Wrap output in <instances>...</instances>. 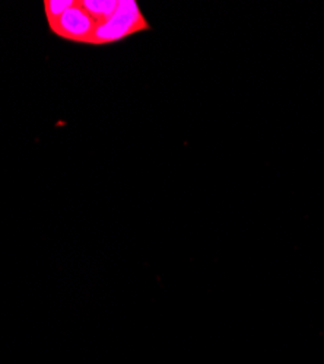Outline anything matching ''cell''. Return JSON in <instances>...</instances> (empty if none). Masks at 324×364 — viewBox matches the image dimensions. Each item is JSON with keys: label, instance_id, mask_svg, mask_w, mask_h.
Returning a JSON list of instances; mask_svg holds the SVG:
<instances>
[{"label": "cell", "instance_id": "cell-3", "mask_svg": "<svg viewBox=\"0 0 324 364\" xmlns=\"http://www.w3.org/2000/svg\"><path fill=\"white\" fill-rule=\"evenodd\" d=\"M80 6L100 25L114 15L119 8V0H82Z\"/></svg>", "mask_w": 324, "mask_h": 364}, {"label": "cell", "instance_id": "cell-4", "mask_svg": "<svg viewBox=\"0 0 324 364\" xmlns=\"http://www.w3.org/2000/svg\"><path fill=\"white\" fill-rule=\"evenodd\" d=\"M75 4H76L75 0H46L43 5H44V12H46L47 21H53L58 16H62Z\"/></svg>", "mask_w": 324, "mask_h": 364}, {"label": "cell", "instance_id": "cell-1", "mask_svg": "<svg viewBox=\"0 0 324 364\" xmlns=\"http://www.w3.org/2000/svg\"><path fill=\"white\" fill-rule=\"evenodd\" d=\"M150 23L143 18L139 6L133 0H119V8L105 22L97 25L91 44H110L133 36L143 29H148Z\"/></svg>", "mask_w": 324, "mask_h": 364}, {"label": "cell", "instance_id": "cell-2", "mask_svg": "<svg viewBox=\"0 0 324 364\" xmlns=\"http://www.w3.org/2000/svg\"><path fill=\"white\" fill-rule=\"evenodd\" d=\"M51 33L63 40L75 43L91 44L93 36L97 29V22L88 14L80 2H76L70 9H68L62 16L53 21H47Z\"/></svg>", "mask_w": 324, "mask_h": 364}]
</instances>
